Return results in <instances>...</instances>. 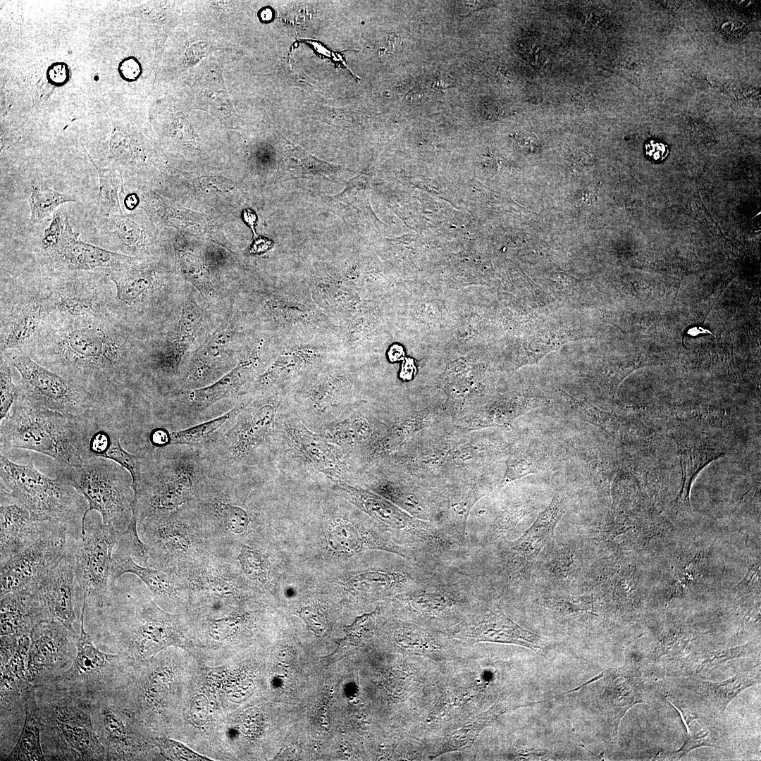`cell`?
<instances>
[{
  "label": "cell",
  "instance_id": "1",
  "mask_svg": "<svg viewBox=\"0 0 761 761\" xmlns=\"http://www.w3.org/2000/svg\"><path fill=\"white\" fill-rule=\"evenodd\" d=\"M280 389L252 395L236 416L211 440L199 445L208 472L242 476L273 461L278 412L285 395Z\"/></svg>",
  "mask_w": 761,
  "mask_h": 761
},
{
  "label": "cell",
  "instance_id": "2",
  "mask_svg": "<svg viewBox=\"0 0 761 761\" xmlns=\"http://www.w3.org/2000/svg\"><path fill=\"white\" fill-rule=\"evenodd\" d=\"M137 454L140 473L133 489L137 518L178 509L197 494L207 473L197 445L144 447Z\"/></svg>",
  "mask_w": 761,
  "mask_h": 761
},
{
  "label": "cell",
  "instance_id": "3",
  "mask_svg": "<svg viewBox=\"0 0 761 761\" xmlns=\"http://www.w3.org/2000/svg\"><path fill=\"white\" fill-rule=\"evenodd\" d=\"M86 418L35 406L23 395L1 421L0 450L20 448L54 459L61 469L85 462Z\"/></svg>",
  "mask_w": 761,
  "mask_h": 761
},
{
  "label": "cell",
  "instance_id": "4",
  "mask_svg": "<svg viewBox=\"0 0 761 761\" xmlns=\"http://www.w3.org/2000/svg\"><path fill=\"white\" fill-rule=\"evenodd\" d=\"M42 722L41 742L55 760H106L92 719L94 701L46 686L35 688Z\"/></svg>",
  "mask_w": 761,
  "mask_h": 761
},
{
  "label": "cell",
  "instance_id": "5",
  "mask_svg": "<svg viewBox=\"0 0 761 761\" xmlns=\"http://www.w3.org/2000/svg\"><path fill=\"white\" fill-rule=\"evenodd\" d=\"M0 485L1 491L24 506L34 520L61 525L73 536H80L88 505L61 476L51 478L39 472L32 461L18 464L1 454Z\"/></svg>",
  "mask_w": 761,
  "mask_h": 761
},
{
  "label": "cell",
  "instance_id": "6",
  "mask_svg": "<svg viewBox=\"0 0 761 761\" xmlns=\"http://www.w3.org/2000/svg\"><path fill=\"white\" fill-rule=\"evenodd\" d=\"M333 491L389 530L400 545L440 562L458 559L463 546L441 528L414 517L373 492L342 481L328 478Z\"/></svg>",
  "mask_w": 761,
  "mask_h": 761
},
{
  "label": "cell",
  "instance_id": "7",
  "mask_svg": "<svg viewBox=\"0 0 761 761\" xmlns=\"http://www.w3.org/2000/svg\"><path fill=\"white\" fill-rule=\"evenodd\" d=\"M273 462L285 472L322 474L348 483L355 475L351 456L308 428L284 401L276 419Z\"/></svg>",
  "mask_w": 761,
  "mask_h": 761
},
{
  "label": "cell",
  "instance_id": "8",
  "mask_svg": "<svg viewBox=\"0 0 761 761\" xmlns=\"http://www.w3.org/2000/svg\"><path fill=\"white\" fill-rule=\"evenodd\" d=\"M57 476L87 503L81 532L90 511L99 512L102 523L118 532L128 527L132 514L134 491L130 474L124 467L109 459L94 457L80 465L60 469Z\"/></svg>",
  "mask_w": 761,
  "mask_h": 761
},
{
  "label": "cell",
  "instance_id": "9",
  "mask_svg": "<svg viewBox=\"0 0 761 761\" xmlns=\"http://www.w3.org/2000/svg\"><path fill=\"white\" fill-rule=\"evenodd\" d=\"M11 362L22 377L23 397L45 409L86 419L97 418L109 409L88 392L23 354Z\"/></svg>",
  "mask_w": 761,
  "mask_h": 761
},
{
  "label": "cell",
  "instance_id": "10",
  "mask_svg": "<svg viewBox=\"0 0 761 761\" xmlns=\"http://www.w3.org/2000/svg\"><path fill=\"white\" fill-rule=\"evenodd\" d=\"M119 532L101 524L88 526L73 538L75 574L78 591L86 606L102 609L111 590L113 555Z\"/></svg>",
  "mask_w": 761,
  "mask_h": 761
},
{
  "label": "cell",
  "instance_id": "11",
  "mask_svg": "<svg viewBox=\"0 0 761 761\" xmlns=\"http://www.w3.org/2000/svg\"><path fill=\"white\" fill-rule=\"evenodd\" d=\"M85 610L86 603L83 601L80 632L72 664L42 686L70 692L94 701L112 693L120 657L104 652L94 645L85 629Z\"/></svg>",
  "mask_w": 761,
  "mask_h": 761
},
{
  "label": "cell",
  "instance_id": "12",
  "mask_svg": "<svg viewBox=\"0 0 761 761\" xmlns=\"http://www.w3.org/2000/svg\"><path fill=\"white\" fill-rule=\"evenodd\" d=\"M66 528L42 537L0 566V597L13 592H36L66 555L69 539Z\"/></svg>",
  "mask_w": 761,
  "mask_h": 761
},
{
  "label": "cell",
  "instance_id": "13",
  "mask_svg": "<svg viewBox=\"0 0 761 761\" xmlns=\"http://www.w3.org/2000/svg\"><path fill=\"white\" fill-rule=\"evenodd\" d=\"M311 383L285 397L284 403L312 431L317 432L359 402L345 375H323Z\"/></svg>",
  "mask_w": 761,
  "mask_h": 761
},
{
  "label": "cell",
  "instance_id": "14",
  "mask_svg": "<svg viewBox=\"0 0 761 761\" xmlns=\"http://www.w3.org/2000/svg\"><path fill=\"white\" fill-rule=\"evenodd\" d=\"M78 636L57 620L43 621L32 630L26 671L32 688L46 684L73 662Z\"/></svg>",
  "mask_w": 761,
  "mask_h": 761
},
{
  "label": "cell",
  "instance_id": "15",
  "mask_svg": "<svg viewBox=\"0 0 761 761\" xmlns=\"http://www.w3.org/2000/svg\"><path fill=\"white\" fill-rule=\"evenodd\" d=\"M564 512V499L557 493L524 535L516 540L505 542L499 558L502 572L509 579L518 581L529 573Z\"/></svg>",
  "mask_w": 761,
  "mask_h": 761
},
{
  "label": "cell",
  "instance_id": "16",
  "mask_svg": "<svg viewBox=\"0 0 761 761\" xmlns=\"http://www.w3.org/2000/svg\"><path fill=\"white\" fill-rule=\"evenodd\" d=\"M235 333L230 325L220 326L184 361L175 378L177 392L208 386L228 373L237 364L232 344Z\"/></svg>",
  "mask_w": 761,
  "mask_h": 761
},
{
  "label": "cell",
  "instance_id": "17",
  "mask_svg": "<svg viewBox=\"0 0 761 761\" xmlns=\"http://www.w3.org/2000/svg\"><path fill=\"white\" fill-rule=\"evenodd\" d=\"M0 565L42 537L58 528H66L49 521L34 520L24 506L2 491H0Z\"/></svg>",
  "mask_w": 761,
  "mask_h": 761
},
{
  "label": "cell",
  "instance_id": "18",
  "mask_svg": "<svg viewBox=\"0 0 761 761\" xmlns=\"http://www.w3.org/2000/svg\"><path fill=\"white\" fill-rule=\"evenodd\" d=\"M121 412H110L99 417L87 419L85 435V461L94 457L111 460L128 471L132 489L140 473L139 454H132L121 444L124 417Z\"/></svg>",
  "mask_w": 761,
  "mask_h": 761
},
{
  "label": "cell",
  "instance_id": "19",
  "mask_svg": "<svg viewBox=\"0 0 761 761\" xmlns=\"http://www.w3.org/2000/svg\"><path fill=\"white\" fill-rule=\"evenodd\" d=\"M385 426L376 411L358 402L316 433L349 454L352 460L379 436Z\"/></svg>",
  "mask_w": 761,
  "mask_h": 761
},
{
  "label": "cell",
  "instance_id": "20",
  "mask_svg": "<svg viewBox=\"0 0 761 761\" xmlns=\"http://www.w3.org/2000/svg\"><path fill=\"white\" fill-rule=\"evenodd\" d=\"M72 540V538L69 539L65 557L47 576L37 592L49 618L58 621L75 632L73 624L76 618L75 602L78 591Z\"/></svg>",
  "mask_w": 761,
  "mask_h": 761
},
{
  "label": "cell",
  "instance_id": "21",
  "mask_svg": "<svg viewBox=\"0 0 761 761\" xmlns=\"http://www.w3.org/2000/svg\"><path fill=\"white\" fill-rule=\"evenodd\" d=\"M671 437L677 447L681 467V482L675 501L690 507L691 485L700 471L712 461L724 454V448L712 438L698 432L679 429Z\"/></svg>",
  "mask_w": 761,
  "mask_h": 761
},
{
  "label": "cell",
  "instance_id": "22",
  "mask_svg": "<svg viewBox=\"0 0 761 761\" xmlns=\"http://www.w3.org/2000/svg\"><path fill=\"white\" fill-rule=\"evenodd\" d=\"M455 636L471 643L488 641L515 644L534 651L541 648V638L510 619L499 607L488 610L475 620L461 626Z\"/></svg>",
  "mask_w": 761,
  "mask_h": 761
},
{
  "label": "cell",
  "instance_id": "23",
  "mask_svg": "<svg viewBox=\"0 0 761 761\" xmlns=\"http://www.w3.org/2000/svg\"><path fill=\"white\" fill-rule=\"evenodd\" d=\"M204 312L192 293L185 298L178 321L174 349L154 357L148 369L156 378H176L185 356L203 326Z\"/></svg>",
  "mask_w": 761,
  "mask_h": 761
},
{
  "label": "cell",
  "instance_id": "24",
  "mask_svg": "<svg viewBox=\"0 0 761 761\" xmlns=\"http://www.w3.org/2000/svg\"><path fill=\"white\" fill-rule=\"evenodd\" d=\"M1 598V636L30 634L39 624L51 620L37 592L8 593Z\"/></svg>",
  "mask_w": 761,
  "mask_h": 761
},
{
  "label": "cell",
  "instance_id": "25",
  "mask_svg": "<svg viewBox=\"0 0 761 761\" xmlns=\"http://www.w3.org/2000/svg\"><path fill=\"white\" fill-rule=\"evenodd\" d=\"M71 268L89 270L97 267H112L125 256L87 243L79 237L66 216L62 235L54 249Z\"/></svg>",
  "mask_w": 761,
  "mask_h": 761
},
{
  "label": "cell",
  "instance_id": "26",
  "mask_svg": "<svg viewBox=\"0 0 761 761\" xmlns=\"http://www.w3.org/2000/svg\"><path fill=\"white\" fill-rule=\"evenodd\" d=\"M171 628L160 617L154 604L142 605L131 627L139 655L146 659L165 645L171 636Z\"/></svg>",
  "mask_w": 761,
  "mask_h": 761
},
{
  "label": "cell",
  "instance_id": "27",
  "mask_svg": "<svg viewBox=\"0 0 761 761\" xmlns=\"http://www.w3.org/2000/svg\"><path fill=\"white\" fill-rule=\"evenodd\" d=\"M602 696L606 705L614 712L619 725L628 710L643 701L638 674L627 669L608 671L606 687Z\"/></svg>",
  "mask_w": 761,
  "mask_h": 761
},
{
  "label": "cell",
  "instance_id": "28",
  "mask_svg": "<svg viewBox=\"0 0 761 761\" xmlns=\"http://www.w3.org/2000/svg\"><path fill=\"white\" fill-rule=\"evenodd\" d=\"M25 719L19 739L6 760H46L42 749V722L34 688H29L24 697Z\"/></svg>",
  "mask_w": 761,
  "mask_h": 761
},
{
  "label": "cell",
  "instance_id": "29",
  "mask_svg": "<svg viewBox=\"0 0 761 761\" xmlns=\"http://www.w3.org/2000/svg\"><path fill=\"white\" fill-rule=\"evenodd\" d=\"M125 574L138 576L156 595H170L173 593L172 583L166 574L161 571L138 565L129 552L116 546L113 555L111 587L115 586Z\"/></svg>",
  "mask_w": 761,
  "mask_h": 761
},
{
  "label": "cell",
  "instance_id": "30",
  "mask_svg": "<svg viewBox=\"0 0 761 761\" xmlns=\"http://www.w3.org/2000/svg\"><path fill=\"white\" fill-rule=\"evenodd\" d=\"M247 401L245 397L239 398L235 405L221 415L192 425L188 428L167 433V444L202 445L217 436L236 416Z\"/></svg>",
  "mask_w": 761,
  "mask_h": 761
},
{
  "label": "cell",
  "instance_id": "31",
  "mask_svg": "<svg viewBox=\"0 0 761 761\" xmlns=\"http://www.w3.org/2000/svg\"><path fill=\"white\" fill-rule=\"evenodd\" d=\"M672 705L680 712L687 729L684 743L677 751L681 754L680 757L696 748L718 746L717 736H714L713 728L705 718L681 705Z\"/></svg>",
  "mask_w": 761,
  "mask_h": 761
},
{
  "label": "cell",
  "instance_id": "32",
  "mask_svg": "<svg viewBox=\"0 0 761 761\" xmlns=\"http://www.w3.org/2000/svg\"><path fill=\"white\" fill-rule=\"evenodd\" d=\"M514 707L497 704L480 714L469 724L455 731L446 738L440 753H447L466 748L472 744L478 734L493 722L501 714Z\"/></svg>",
  "mask_w": 761,
  "mask_h": 761
},
{
  "label": "cell",
  "instance_id": "33",
  "mask_svg": "<svg viewBox=\"0 0 761 761\" xmlns=\"http://www.w3.org/2000/svg\"><path fill=\"white\" fill-rule=\"evenodd\" d=\"M209 497L205 505L231 531L241 533L247 528L250 518L246 509L235 503L223 493H209Z\"/></svg>",
  "mask_w": 761,
  "mask_h": 761
},
{
  "label": "cell",
  "instance_id": "34",
  "mask_svg": "<svg viewBox=\"0 0 761 761\" xmlns=\"http://www.w3.org/2000/svg\"><path fill=\"white\" fill-rule=\"evenodd\" d=\"M116 285L118 300L126 306L138 304L151 292L154 284L151 278L139 272L126 273L111 276Z\"/></svg>",
  "mask_w": 761,
  "mask_h": 761
},
{
  "label": "cell",
  "instance_id": "35",
  "mask_svg": "<svg viewBox=\"0 0 761 761\" xmlns=\"http://www.w3.org/2000/svg\"><path fill=\"white\" fill-rule=\"evenodd\" d=\"M30 220L34 223L40 222L55 212L61 204L77 202L69 194L55 191L45 185H36L32 187L29 197Z\"/></svg>",
  "mask_w": 761,
  "mask_h": 761
},
{
  "label": "cell",
  "instance_id": "36",
  "mask_svg": "<svg viewBox=\"0 0 761 761\" xmlns=\"http://www.w3.org/2000/svg\"><path fill=\"white\" fill-rule=\"evenodd\" d=\"M570 404L579 419L598 427L612 437L622 436L625 424L615 416L583 401H571Z\"/></svg>",
  "mask_w": 761,
  "mask_h": 761
},
{
  "label": "cell",
  "instance_id": "37",
  "mask_svg": "<svg viewBox=\"0 0 761 761\" xmlns=\"http://www.w3.org/2000/svg\"><path fill=\"white\" fill-rule=\"evenodd\" d=\"M40 321L37 308L31 307L18 315L11 324L3 340L2 350L19 347L24 345L36 332Z\"/></svg>",
  "mask_w": 761,
  "mask_h": 761
},
{
  "label": "cell",
  "instance_id": "38",
  "mask_svg": "<svg viewBox=\"0 0 761 761\" xmlns=\"http://www.w3.org/2000/svg\"><path fill=\"white\" fill-rule=\"evenodd\" d=\"M99 175V186L98 202L101 209L108 215L120 212L118 198L119 177L116 171L98 167L90 158Z\"/></svg>",
  "mask_w": 761,
  "mask_h": 761
},
{
  "label": "cell",
  "instance_id": "39",
  "mask_svg": "<svg viewBox=\"0 0 761 761\" xmlns=\"http://www.w3.org/2000/svg\"><path fill=\"white\" fill-rule=\"evenodd\" d=\"M755 683L753 678L738 674L722 682L707 683L705 686L709 698L719 709L724 710L734 697Z\"/></svg>",
  "mask_w": 761,
  "mask_h": 761
},
{
  "label": "cell",
  "instance_id": "40",
  "mask_svg": "<svg viewBox=\"0 0 761 761\" xmlns=\"http://www.w3.org/2000/svg\"><path fill=\"white\" fill-rule=\"evenodd\" d=\"M171 677L168 672L155 671L149 675L144 687V699L151 707L160 706L168 690Z\"/></svg>",
  "mask_w": 761,
  "mask_h": 761
},
{
  "label": "cell",
  "instance_id": "41",
  "mask_svg": "<svg viewBox=\"0 0 761 761\" xmlns=\"http://www.w3.org/2000/svg\"><path fill=\"white\" fill-rule=\"evenodd\" d=\"M0 385V419L1 421L9 414L14 403L20 397L18 389L12 380L11 367L4 359H1V361Z\"/></svg>",
  "mask_w": 761,
  "mask_h": 761
},
{
  "label": "cell",
  "instance_id": "42",
  "mask_svg": "<svg viewBox=\"0 0 761 761\" xmlns=\"http://www.w3.org/2000/svg\"><path fill=\"white\" fill-rule=\"evenodd\" d=\"M507 471L503 478L502 484H506L516 479L521 478L531 474L538 472V466L531 457L517 455L512 457L507 462Z\"/></svg>",
  "mask_w": 761,
  "mask_h": 761
},
{
  "label": "cell",
  "instance_id": "43",
  "mask_svg": "<svg viewBox=\"0 0 761 761\" xmlns=\"http://www.w3.org/2000/svg\"><path fill=\"white\" fill-rule=\"evenodd\" d=\"M238 560L245 573L252 579H264L266 576V567L260 555L247 546L242 548Z\"/></svg>",
  "mask_w": 761,
  "mask_h": 761
},
{
  "label": "cell",
  "instance_id": "44",
  "mask_svg": "<svg viewBox=\"0 0 761 761\" xmlns=\"http://www.w3.org/2000/svg\"><path fill=\"white\" fill-rule=\"evenodd\" d=\"M376 625V612L365 614L357 617L346 629L349 641L357 643L371 636Z\"/></svg>",
  "mask_w": 761,
  "mask_h": 761
},
{
  "label": "cell",
  "instance_id": "45",
  "mask_svg": "<svg viewBox=\"0 0 761 761\" xmlns=\"http://www.w3.org/2000/svg\"><path fill=\"white\" fill-rule=\"evenodd\" d=\"M748 652L746 646H741L728 650L714 651L701 657L700 662L696 668L697 672L713 669L726 660L745 655Z\"/></svg>",
  "mask_w": 761,
  "mask_h": 761
},
{
  "label": "cell",
  "instance_id": "46",
  "mask_svg": "<svg viewBox=\"0 0 761 761\" xmlns=\"http://www.w3.org/2000/svg\"><path fill=\"white\" fill-rule=\"evenodd\" d=\"M65 225V216L55 211L42 237V245L46 249H55L59 243Z\"/></svg>",
  "mask_w": 761,
  "mask_h": 761
},
{
  "label": "cell",
  "instance_id": "47",
  "mask_svg": "<svg viewBox=\"0 0 761 761\" xmlns=\"http://www.w3.org/2000/svg\"><path fill=\"white\" fill-rule=\"evenodd\" d=\"M198 583L204 588L209 589L222 596H230L235 590L230 584L209 573L199 575Z\"/></svg>",
  "mask_w": 761,
  "mask_h": 761
},
{
  "label": "cell",
  "instance_id": "48",
  "mask_svg": "<svg viewBox=\"0 0 761 761\" xmlns=\"http://www.w3.org/2000/svg\"><path fill=\"white\" fill-rule=\"evenodd\" d=\"M61 307L72 315H87L93 311V304L87 298L67 297L61 302Z\"/></svg>",
  "mask_w": 761,
  "mask_h": 761
},
{
  "label": "cell",
  "instance_id": "49",
  "mask_svg": "<svg viewBox=\"0 0 761 761\" xmlns=\"http://www.w3.org/2000/svg\"><path fill=\"white\" fill-rule=\"evenodd\" d=\"M131 223L128 221L116 219L113 227L114 233L119 239L123 243L130 246L137 245L142 241L139 232L134 230Z\"/></svg>",
  "mask_w": 761,
  "mask_h": 761
},
{
  "label": "cell",
  "instance_id": "50",
  "mask_svg": "<svg viewBox=\"0 0 761 761\" xmlns=\"http://www.w3.org/2000/svg\"><path fill=\"white\" fill-rule=\"evenodd\" d=\"M239 622L237 618H226L216 620L211 623L209 632L211 637L218 641L223 640L230 636Z\"/></svg>",
  "mask_w": 761,
  "mask_h": 761
},
{
  "label": "cell",
  "instance_id": "51",
  "mask_svg": "<svg viewBox=\"0 0 761 761\" xmlns=\"http://www.w3.org/2000/svg\"><path fill=\"white\" fill-rule=\"evenodd\" d=\"M299 616L305 621L308 628L316 635H321L325 630L322 615L314 607H304L299 612Z\"/></svg>",
  "mask_w": 761,
  "mask_h": 761
},
{
  "label": "cell",
  "instance_id": "52",
  "mask_svg": "<svg viewBox=\"0 0 761 761\" xmlns=\"http://www.w3.org/2000/svg\"><path fill=\"white\" fill-rule=\"evenodd\" d=\"M190 716L197 725L205 724L208 719V703L204 695H199L193 700L190 707Z\"/></svg>",
  "mask_w": 761,
  "mask_h": 761
},
{
  "label": "cell",
  "instance_id": "53",
  "mask_svg": "<svg viewBox=\"0 0 761 761\" xmlns=\"http://www.w3.org/2000/svg\"><path fill=\"white\" fill-rule=\"evenodd\" d=\"M667 153V147L661 142L652 140L645 144V154L652 161L663 160Z\"/></svg>",
  "mask_w": 761,
  "mask_h": 761
},
{
  "label": "cell",
  "instance_id": "54",
  "mask_svg": "<svg viewBox=\"0 0 761 761\" xmlns=\"http://www.w3.org/2000/svg\"><path fill=\"white\" fill-rule=\"evenodd\" d=\"M207 52V44L204 42H199L192 44L187 50L186 54L187 58L196 62L205 56Z\"/></svg>",
  "mask_w": 761,
  "mask_h": 761
},
{
  "label": "cell",
  "instance_id": "55",
  "mask_svg": "<svg viewBox=\"0 0 761 761\" xmlns=\"http://www.w3.org/2000/svg\"><path fill=\"white\" fill-rule=\"evenodd\" d=\"M171 745L175 748V752L177 753L178 755L180 757L188 758L192 760H205L203 759L205 757L191 751L190 749H187L185 746L180 744L179 743H175L173 741H171Z\"/></svg>",
  "mask_w": 761,
  "mask_h": 761
},
{
  "label": "cell",
  "instance_id": "56",
  "mask_svg": "<svg viewBox=\"0 0 761 761\" xmlns=\"http://www.w3.org/2000/svg\"><path fill=\"white\" fill-rule=\"evenodd\" d=\"M271 241L265 237H259L252 244L250 252L253 254H260L266 252L271 247Z\"/></svg>",
  "mask_w": 761,
  "mask_h": 761
},
{
  "label": "cell",
  "instance_id": "57",
  "mask_svg": "<svg viewBox=\"0 0 761 761\" xmlns=\"http://www.w3.org/2000/svg\"><path fill=\"white\" fill-rule=\"evenodd\" d=\"M138 67L139 66L135 60L128 59L121 64L120 70L123 75H124V77H125L127 79H133L137 77V75H136L131 70L132 68L133 69Z\"/></svg>",
  "mask_w": 761,
  "mask_h": 761
},
{
  "label": "cell",
  "instance_id": "58",
  "mask_svg": "<svg viewBox=\"0 0 761 761\" xmlns=\"http://www.w3.org/2000/svg\"><path fill=\"white\" fill-rule=\"evenodd\" d=\"M58 75H60L63 82H64L68 75L67 69L64 64H55V66H53L50 69L49 77L53 82H56L58 77Z\"/></svg>",
  "mask_w": 761,
  "mask_h": 761
},
{
  "label": "cell",
  "instance_id": "59",
  "mask_svg": "<svg viewBox=\"0 0 761 761\" xmlns=\"http://www.w3.org/2000/svg\"><path fill=\"white\" fill-rule=\"evenodd\" d=\"M404 356V351L401 346L398 345H393L390 347L388 357L390 361H397L402 359Z\"/></svg>",
  "mask_w": 761,
  "mask_h": 761
},
{
  "label": "cell",
  "instance_id": "60",
  "mask_svg": "<svg viewBox=\"0 0 761 761\" xmlns=\"http://www.w3.org/2000/svg\"><path fill=\"white\" fill-rule=\"evenodd\" d=\"M415 371L414 365L412 359H407L402 364L400 376L402 378L410 379Z\"/></svg>",
  "mask_w": 761,
  "mask_h": 761
},
{
  "label": "cell",
  "instance_id": "61",
  "mask_svg": "<svg viewBox=\"0 0 761 761\" xmlns=\"http://www.w3.org/2000/svg\"><path fill=\"white\" fill-rule=\"evenodd\" d=\"M243 218L247 224L252 228L254 235H256L254 230V225L256 221V216L254 212L249 209H245L243 212Z\"/></svg>",
  "mask_w": 761,
  "mask_h": 761
},
{
  "label": "cell",
  "instance_id": "62",
  "mask_svg": "<svg viewBox=\"0 0 761 761\" xmlns=\"http://www.w3.org/2000/svg\"><path fill=\"white\" fill-rule=\"evenodd\" d=\"M138 198L135 194L128 195L124 201L126 208L133 209L138 204Z\"/></svg>",
  "mask_w": 761,
  "mask_h": 761
}]
</instances>
